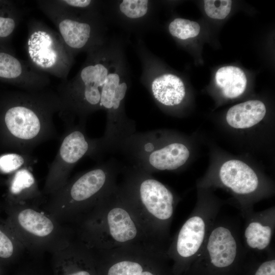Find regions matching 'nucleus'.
I'll return each instance as SVG.
<instances>
[{"label":"nucleus","mask_w":275,"mask_h":275,"mask_svg":"<svg viewBox=\"0 0 275 275\" xmlns=\"http://www.w3.org/2000/svg\"><path fill=\"white\" fill-rule=\"evenodd\" d=\"M131 208L125 186L116 185L75 222L79 225V241L94 251L102 249L108 238L117 245L137 240L141 228Z\"/></svg>","instance_id":"obj_1"},{"label":"nucleus","mask_w":275,"mask_h":275,"mask_svg":"<svg viewBox=\"0 0 275 275\" xmlns=\"http://www.w3.org/2000/svg\"><path fill=\"white\" fill-rule=\"evenodd\" d=\"M57 93L43 89L18 93L3 116L5 130L13 145L30 154L37 146L56 134L53 116L62 111Z\"/></svg>","instance_id":"obj_2"},{"label":"nucleus","mask_w":275,"mask_h":275,"mask_svg":"<svg viewBox=\"0 0 275 275\" xmlns=\"http://www.w3.org/2000/svg\"><path fill=\"white\" fill-rule=\"evenodd\" d=\"M119 47L106 41L90 50L77 74L60 87L57 93L62 103L61 114L67 123L75 119L86 122L89 115L101 110L102 90Z\"/></svg>","instance_id":"obj_3"},{"label":"nucleus","mask_w":275,"mask_h":275,"mask_svg":"<svg viewBox=\"0 0 275 275\" xmlns=\"http://www.w3.org/2000/svg\"><path fill=\"white\" fill-rule=\"evenodd\" d=\"M123 168L111 159L80 173L49 196L43 208L63 224L75 222L116 186Z\"/></svg>","instance_id":"obj_4"},{"label":"nucleus","mask_w":275,"mask_h":275,"mask_svg":"<svg viewBox=\"0 0 275 275\" xmlns=\"http://www.w3.org/2000/svg\"><path fill=\"white\" fill-rule=\"evenodd\" d=\"M239 217L220 216L184 275H241L247 252Z\"/></svg>","instance_id":"obj_5"},{"label":"nucleus","mask_w":275,"mask_h":275,"mask_svg":"<svg viewBox=\"0 0 275 275\" xmlns=\"http://www.w3.org/2000/svg\"><path fill=\"white\" fill-rule=\"evenodd\" d=\"M8 223L25 250L52 254L71 240V232L39 204L12 203Z\"/></svg>","instance_id":"obj_6"},{"label":"nucleus","mask_w":275,"mask_h":275,"mask_svg":"<svg viewBox=\"0 0 275 275\" xmlns=\"http://www.w3.org/2000/svg\"><path fill=\"white\" fill-rule=\"evenodd\" d=\"M121 51L120 48L112 63L101 96L100 109L106 113L105 131L100 138L104 153L118 151L124 141L136 132L134 121L125 112L129 79Z\"/></svg>","instance_id":"obj_7"},{"label":"nucleus","mask_w":275,"mask_h":275,"mask_svg":"<svg viewBox=\"0 0 275 275\" xmlns=\"http://www.w3.org/2000/svg\"><path fill=\"white\" fill-rule=\"evenodd\" d=\"M42 11L55 24L66 47L74 56L88 52L106 40L97 7L87 9L68 7L60 1H39Z\"/></svg>","instance_id":"obj_8"},{"label":"nucleus","mask_w":275,"mask_h":275,"mask_svg":"<svg viewBox=\"0 0 275 275\" xmlns=\"http://www.w3.org/2000/svg\"><path fill=\"white\" fill-rule=\"evenodd\" d=\"M125 184L134 206L140 207L150 216L160 242L168 240L177 201L165 185L133 166H124Z\"/></svg>","instance_id":"obj_9"},{"label":"nucleus","mask_w":275,"mask_h":275,"mask_svg":"<svg viewBox=\"0 0 275 275\" xmlns=\"http://www.w3.org/2000/svg\"><path fill=\"white\" fill-rule=\"evenodd\" d=\"M221 202L200 197L194 210L171 242L166 254L174 261L173 275L184 274L201 250L219 215Z\"/></svg>","instance_id":"obj_10"},{"label":"nucleus","mask_w":275,"mask_h":275,"mask_svg":"<svg viewBox=\"0 0 275 275\" xmlns=\"http://www.w3.org/2000/svg\"><path fill=\"white\" fill-rule=\"evenodd\" d=\"M86 122L69 124L58 152L50 164L43 194L50 196L63 187L75 164L83 157L95 158L104 154L100 138H89L85 129Z\"/></svg>","instance_id":"obj_11"},{"label":"nucleus","mask_w":275,"mask_h":275,"mask_svg":"<svg viewBox=\"0 0 275 275\" xmlns=\"http://www.w3.org/2000/svg\"><path fill=\"white\" fill-rule=\"evenodd\" d=\"M163 141L159 131H136L124 141L119 151L126 156L130 166L148 174L170 171L187 147L180 142L164 144Z\"/></svg>","instance_id":"obj_12"},{"label":"nucleus","mask_w":275,"mask_h":275,"mask_svg":"<svg viewBox=\"0 0 275 275\" xmlns=\"http://www.w3.org/2000/svg\"><path fill=\"white\" fill-rule=\"evenodd\" d=\"M26 50L30 64L37 70L66 80L74 60L58 32L39 22L29 26Z\"/></svg>","instance_id":"obj_13"},{"label":"nucleus","mask_w":275,"mask_h":275,"mask_svg":"<svg viewBox=\"0 0 275 275\" xmlns=\"http://www.w3.org/2000/svg\"><path fill=\"white\" fill-rule=\"evenodd\" d=\"M218 180L238 198L241 215L254 210L253 204L262 184L257 173L249 166L239 160H228L220 168Z\"/></svg>","instance_id":"obj_14"},{"label":"nucleus","mask_w":275,"mask_h":275,"mask_svg":"<svg viewBox=\"0 0 275 275\" xmlns=\"http://www.w3.org/2000/svg\"><path fill=\"white\" fill-rule=\"evenodd\" d=\"M243 219L241 236L247 253L262 256L271 249L275 230V208L256 211L254 210L241 215Z\"/></svg>","instance_id":"obj_15"},{"label":"nucleus","mask_w":275,"mask_h":275,"mask_svg":"<svg viewBox=\"0 0 275 275\" xmlns=\"http://www.w3.org/2000/svg\"><path fill=\"white\" fill-rule=\"evenodd\" d=\"M0 77L12 79L26 91L45 89L49 83L45 73L41 72L31 64L21 62L13 56L0 52Z\"/></svg>","instance_id":"obj_16"},{"label":"nucleus","mask_w":275,"mask_h":275,"mask_svg":"<svg viewBox=\"0 0 275 275\" xmlns=\"http://www.w3.org/2000/svg\"><path fill=\"white\" fill-rule=\"evenodd\" d=\"M146 87L154 100L162 105L173 107L180 104L185 96L183 82L178 76L165 73L146 77Z\"/></svg>","instance_id":"obj_17"},{"label":"nucleus","mask_w":275,"mask_h":275,"mask_svg":"<svg viewBox=\"0 0 275 275\" xmlns=\"http://www.w3.org/2000/svg\"><path fill=\"white\" fill-rule=\"evenodd\" d=\"M9 190L13 197V203L40 204L43 198L31 168H23L14 173Z\"/></svg>","instance_id":"obj_18"},{"label":"nucleus","mask_w":275,"mask_h":275,"mask_svg":"<svg viewBox=\"0 0 275 275\" xmlns=\"http://www.w3.org/2000/svg\"><path fill=\"white\" fill-rule=\"evenodd\" d=\"M266 107L259 100H249L231 107L226 115V120L231 127L237 129L250 128L265 117Z\"/></svg>","instance_id":"obj_19"},{"label":"nucleus","mask_w":275,"mask_h":275,"mask_svg":"<svg viewBox=\"0 0 275 275\" xmlns=\"http://www.w3.org/2000/svg\"><path fill=\"white\" fill-rule=\"evenodd\" d=\"M217 85L222 89L223 95L228 98H234L244 91L247 79L243 71L235 66L219 68L215 74Z\"/></svg>","instance_id":"obj_20"},{"label":"nucleus","mask_w":275,"mask_h":275,"mask_svg":"<svg viewBox=\"0 0 275 275\" xmlns=\"http://www.w3.org/2000/svg\"><path fill=\"white\" fill-rule=\"evenodd\" d=\"M241 275H275L274 250L262 256L247 253Z\"/></svg>","instance_id":"obj_21"},{"label":"nucleus","mask_w":275,"mask_h":275,"mask_svg":"<svg viewBox=\"0 0 275 275\" xmlns=\"http://www.w3.org/2000/svg\"><path fill=\"white\" fill-rule=\"evenodd\" d=\"M25 250L8 222L6 226H0V259L10 260Z\"/></svg>","instance_id":"obj_22"},{"label":"nucleus","mask_w":275,"mask_h":275,"mask_svg":"<svg viewBox=\"0 0 275 275\" xmlns=\"http://www.w3.org/2000/svg\"><path fill=\"white\" fill-rule=\"evenodd\" d=\"M36 160L30 154L8 153L0 156V172L3 173L16 172L23 168H31Z\"/></svg>","instance_id":"obj_23"},{"label":"nucleus","mask_w":275,"mask_h":275,"mask_svg":"<svg viewBox=\"0 0 275 275\" xmlns=\"http://www.w3.org/2000/svg\"><path fill=\"white\" fill-rule=\"evenodd\" d=\"M161 274L146 269L142 264L133 259H123L114 263L108 268L107 275H169Z\"/></svg>","instance_id":"obj_24"},{"label":"nucleus","mask_w":275,"mask_h":275,"mask_svg":"<svg viewBox=\"0 0 275 275\" xmlns=\"http://www.w3.org/2000/svg\"><path fill=\"white\" fill-rule=\"evenodd\" d=\"M150 2L147 0H123L119 3V13L130 20L140 19L150 11Z\"/></svg>","instance_id":"obj_25"},{"label":"nucleus","mask_w":275,"mask_h":275,"mask_svg":"<svg viewBox=\"0 0 275 275\" xmlns=\"http://www.w3.org/2000/svg\"><path fill=\"white\" fill-rule=\"evenodd\" d=\"M169 31L173 36L181 40H186L196 37L200 33V26L195 21L177 18L170 22Z\"/></svg>","instance_id":"obj_26"},{"label":"nucleus","mask_w":275,"mask_h":275,"mask_svg":"<svg viewBox=\"0 0 275 275\" xmlns=\"http://www.w3.org/2000/svg\"><path fill=\"white\" fill-rule=\"evenodd\" d=\"M204 3L206 14L216 19L225 18L230 12L232 6L230 0H205Z\"/></svg>","instance_id":"obj_27"},{"label":"nucleus","mask_w":275,"mask_h":275,"mask_svg":"<svg viewBox=\"0 0 275 275\" xmlns=\"http://www.w3.org/2000/svg\"><path fill=\"white\" fill-rule=\"evenodd\" d=\"M15 26L16 22L14 18L0 16V38L10 36Z\"/></svg>","instance_id":"obj_28"},{"label":"nucleus","mask_w":275,"mask_h":275,"mask_svg":"<svg viewBox=\"0 0 275 275\" xmlns=\"http://www.w3.org/2000/svg\"><path fill=\"white\" fill-rule=\"evenodd\" d=\"M64 5L77 9H87L96 7L95 1L91 0H63L60 1Z\"/></svg>","instance_id":"obj_29"}]
</instances>
